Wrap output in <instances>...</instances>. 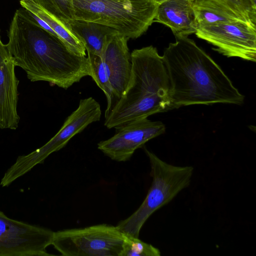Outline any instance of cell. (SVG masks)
Instances as JSON below:
<instances>
[{"label": "cell", "instance_id": "44dd1931", "mask_svg": "<svg viewBox=\"0 0 256 256\" xmlns=\"http://www.w3.org/2000/svg\"><path fill=\"white\" fill-rule=\"evenodd\" d=\"M154 0V2H156V3H158V4H160V3H162V2H163L164 1L166 0Z\"/></svg>", "mask_w": 256, "mask_h": 256}, {"label": "cell", "instance_id": "30bf717a", "mask_svg": "<svg viewBox=\"0 0 256 256\" xmlns=\"http://www.w3.org/2000/svg\"><path fill=\"white\" fill-rule=\"evenodd\" d=\"M116 134L100 141L98 148L112 160L126 162L134 152L148 140L165 132V125L160 121L148 118L135 120L115 128Z\"/></svg>", "mask_w": 256, "mask_h": 256}, {"label": "cell", "instance_id": "4fadbf2b", "mask_svg": "<svg viewBox=\"0 0 256 256\" xmlns=\"http://www.w3.org/2000/svg\"><path fill=\"white\" fill-rule=\"evenodd\" d=\"M193 0H166L158 8L154 22L168 26L176 37L188 36L197 30Z\"/></svg>", "mask_w": 256, "mask_h": 256}, {"label": "cell", "instance_id": "8fae6325", "mask_svg": "<svg viewBox=\"0 0 256 256\" xmlns=\"http://www.w3.org/2000/svg\"><path fill=\"white\" fill-rule=\"evenodd\" d=\"M128 40L118 33L114 34L107 44L102 57L112 89V108L124 94L130 76Z\"/></svg>", "mask_w": 256, "mask_h": 256}, {"label": "cell", "instance_id": "3957f363", "mask_svg": "<svg viewBox=\"0 0 256 256\" xmlns=\"http://www.w3.org/2000/svg\"><path fill=\"white\" fill-rule=\"evenodd\" d=\"M132 70L127 86L104 125L116 128L128 122L172 110L171 86L162 56L149 46L130 53Z\"/></svg>", "mask_w": 256, "mask_h": 256}, {"label": "cell", "instance_id": "d6986e66", "mask_svg": "<svg viewBox=\"0 0 256 256\" xmlns=\"http://www.w3.org/2000/svg\"><path fill=\"white\" fill-rule=\"evenodd\" d=\"M160 250L138 238L124 234L121 256H160Z\"/></svg>", "mask_w": 256, "mask_h": 256}, {"label": "cell", "instance_id": "277c9868", "mask_svg": "<svg viewBox=\"0 0 256 256\" xmlns=\"http://www.w3.org/2000/svg\"><path fill=\"white\" fill-rule=\"evenodd\" d=\"M74 20L98 23L128 39L143 34L154 22L159 4L152 0H72Z\"/></svg>", "mask_w": 256, "mask_h": 256}, {"label": "cell", "instance_id": "ba28073f", "mask_svg": "<svg viewBox=\"0 0 256 256\" xmlns=\"http://www.w3.org/2000/svg\"><path fill=\"white\" fill-rule=\"evenodd\" d=\"M256 26L241 21L220 22L198 26L196 34L228 57L256 61Z\"/></svg>", "mask_w": 256, "mask_h": 256}, {"label": "cell", "instance_id": "8992f818", "mask_svg": "<svg viewBox=\"0 0 256 256\" xmlns=\"http://www.w3.org/2000/svg\"><path fill=\"white\" fill-rule=\"evenodd\" d=\"M101 114L100 104L93 98L80 100L77 108L66 118L58 132L49 141L30 154L18 157L4 174L0 185L2 187L10 186L38 164H42L50 154L63 148L73 136L89 124L100 120Z\"/></svg>", "mask_w": 256, "mask_h": 256}, {"label": "cell", "instance_id": "9c48e42d", "mask_svg": "<svg viewBox=\"0 0 256 256\" xmlns=\"http://www.w3.org/2000/svg\"><path fill=\"white\" fill-rule=\"evenodd\" d=\"M54 232L14 220L0 211V256H51Z\"/></svg>", "mask_w": 256, "mask_h": 256}, {"label": "cell", "instance_id": "5bb4252c", "mask_svg": "<svg viewBox=\"0 0 256 256\" xmlns=\"http://www.w3.org/2000/svg\"><path fill=\"white\" fill-rule=\"evenodd\" d=\"M72 32L82 42L87 54L102 57L105 48L115 30L94 22L74 20L68 24Z\"/></svg>", "mask_w": 256, "mask_h": 256}, {"label": "cell", "instance_id": "ac0fdd59", "mask_svg": "<svg viewBox=\"0 0 256 256\" xmlns=\"http://www.w3.org/2000/svg\"><path fill=\"white\" fill-rule=\"evenodd\" d=\"M44 10L63 24L74 20L72 0H32Z\"/></svg>", "mask_w": 256, "mask_h": 256}, {"label": "cell", "instance_id": "2e32d148", "mask_svg": "<svg viewBox=\"0 0 256 256\" xmlns=\"http://www.w3.org/2000/svg\"><path fill=\"white\" fill-rule=\"evenodd\" d=\"M192 7L197 26L220 22H244L232 10L214 0H193Z\"/></svg>", "mask_w": 256, "mask_h": 256}, {"label": "cell", "instance_id": "6da1fadb", "mask_svg": "<svg viewBox=\"0 0 256 256\" xmlns=\"http://www.w3.org/2000/svg\"><path fill=\"white\" fill-rule=\"evenodd\" d=\"M8 38L6 46L16 66L24 70L31 82L45 81L66 90L91 76L88 56L72 52L24 8L15 12Z\"/></svg>", "mask_w": 256, "mask_h": 256}, {"label": "cell", "instance_id": "7a4b0ae2", "mask_svg": "<svg viewBox=\"0 0 256 256\" xmlns=\"http://www.w3.org/2000/svg\"><path fill=\"white\" fill-rule=\"evenodd\" d=\"M176 39L162 56L172 110L193 104L244 103V96L208 54L188 36Z\"/></svg>", "mask_w": 256, "mask_h": 256}, {"label": "cell", "instance_id": "ffe728a7", "mask_svg": "<svg viewBox=\"0 0 256 256\" xmlns=\"http://www.w3.org/2000/svg\"><path fill=\"white\" fill-rule=\"evenodd\" d=\"M228 8L244 22L256 26V0H214Z\"/></svg>", "mask_w": 256, "mask_h": 256}, {"label": "cell", "instance_id": "7c38bea8", "mask_svg": "<svg viewBox=\"0 0 256 256\" xmlns=\"http://www.w3.org/2000/svg\"><path fill=\"white\" fill-rule=\"evenodd\" d=\"M15 64L0 36V128L16 130L20 116L18 114V80Z\"/></svg>", "mask_w": 256, "mask_h": 256}, {"label": "cell", "instance_id": "52a82bcc", "mask_svg": "<svg viewBox=\"0 0 256 256\" xmlns=\"http://www.w3.org/2000/svg\"><path fill=\"white\" fill-rule=\"evenodd\" d=\"M124 234L107 224L54 232L52 245L64 256H121Z\"/></svg>", "mask_w": 256, "mask_h": 256}, {"label": "cell", "instance_id": "5b68a950", "mask_svg": "<svg viewBox=\"0 0 256 256\" xmlns=\"http://www.w3.org/2000/svg\"><path fill=\"white\" fill-rule=\"evenodd\" d=\"M150 165L151 186L139 208L116 226L124 234L138 238L140 230L150 216L169 203L191 182L194 168L166 162L144 146Z\"/></svg>", "mask_w": 256, "mask_h": 256}, {"label": "cell", "instance_id": "9a60e30c", "mask_svg": "<svg viewBox=\"0 0 256 256\" xmlns=\"http://www.w3.org/2000/svg\"><path fill=\"white\" fill-rule=\"evenodd\" d=\"M19 0L23 8L46 24L72 52L78 56H86L84 44L68 26L48 14L32 0Z\"/></svg>", "mask_w": 256, "mask_h": 256}, {"label": "cell", "instance_id": "e0dca14e", "mask_svg": "<svg viewBox=\"0 0 256 256\" xmlns=\"http://www.w3.org/2000/svg\"><path fill=\"white\" fill-rule=\"evenodd\" d=\"M91 70V77L98 86L104 92L107 100L105 111L106 116L113 107V95L108 77L101 57L88 54Z\"/></svg>", "mask_w": 256, "mask_h": 256}]
</instances>
